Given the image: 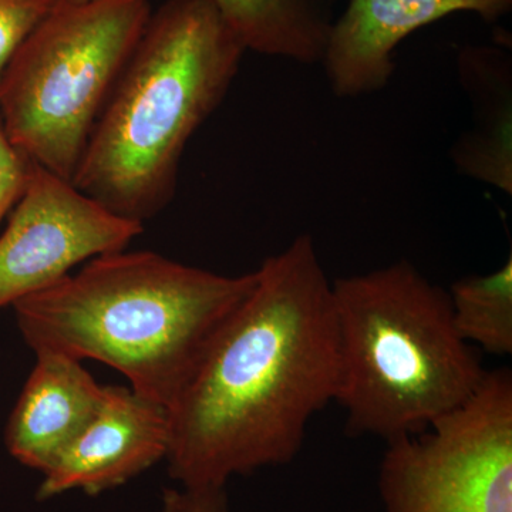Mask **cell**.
Returning a JSON list of instances; mask_svg holds the SVG:
<instances>
[{
    "mask_svg": "<svg viewBox=\"0 0 512 512\" xmlns=\"http://www.w3.org/2000/svg\"><path fill=\"white\" fill-rule=\"evenodd\" d=\"M247 52L320 63L336 0H210Z\"/></svg>",
    "mask_w": 512,
    "mask_h": 512,
    "instance_id": "7c38bea8",
    "label": "cell"
},
{
    "mask_svg": "<svg viewBox=\"0 0 512 512\" xmlns=\"http://www.w3.org/2000/svg\"><path fill=\"white\" fill-rule=\"evenodd\" d=\"M153 9L148 0H57L0 80V116L32 163L72 181Z\"/></svg>",
    "mask_w": 512,
    "mask_h": 512,
    "instance_id": "5b68a950",
    "label": "cell"
},
{
    "mask_svg": "<svg viewBox=\"0 0 512 512\" xmlns=\"http://www.w3.org/2000/svg\"><path fill=\"white\" fill-rule=\"evenodd\" d=\"M256 284L151 251L90 259L12 306L26 345L119 370L131 389L170 410L202 355Z\"/></svg>",
    "mask_w": 512,
    "mask_h": 512,
    "instance_id": "7a4b0ae2",
    "label": "cell"
},
{
    "mask_svg": "<svg viewBox=\"0 0 512 512\" xmlns=\"http://www.w3.org/2000/svg\"><path fill=\"white\" fill-rule=\"evenodd\" d=\"M335 403L350 436H416L477 392L488 370L454 325L448 292L412 262L332 282Z\"/></svg>",
    "mask_w": 512,
    "mask_h": 512,
    "instance_id": "277c9868",
    "label": "cell"
},
{
    "mask_svg": "<svg viewBox=\"0 0 512 512\" xmlns=\"http://www.w3.org/2000/svg\"><path fill=\"white\" fill-rule=\"evenodd\" d=\"M170 410L130 386H104L97 413L37 488L45 501L67 491L97 495L126 484L167 457Z\"/></svg>",
    "mask_w": 512,
    "mask_h": 512,
    "instance_id": "ba28073f",
    "label": "cell"
},
{
    "mask_svg": "<svg viewBox=\"0 0 512 512\" xmlns=\"http://www.w3.org/2000/svg\"><path fill=\"white\" fill-rule=\"evenodd\" d=\"M0 229V309L56 285L77 265L123 251L143 234L70 180L33 165Z\"/></svg>",
    "mask_w": 512,
    "mask_h": 512,
    "instance_id": "52a82bcc",
    "label": "cell"
},
{
    "mask_svg": "<svg viewBox=\"0 0 512 512\" xmlns=\"http://www.w3.org/2000/svg\"><path fill=\"white\" fill-rule=\"evenodd\" d=\"M454 325L473 348L512 355V254L488 275L467 276L448 291Z\"/></svg>",
    "mask_w": 512,
    "mask_h": 512,
    "instance_id": "4fadbf2b",
    "label": "cell"
},
{
    "mask_svg": "<svg viewBox=\"0 0 512 512\" xmlns=\"http://www.w3.org/2000/svg\"><path fill=\"white\" fill-rule=\"evenodd\" d=\"M33 165L13 143L0 116V229L25 192Z\"/></svg>",
    "mask_w": 512,
    "mask_h": 512,
    "instance_id": "9a60e30c",
    "label": "cell"
},
{
    "mask_svg": "<svg viewBox=\"0 0 512 512\" xmlns=\"http://www.w3.org/2000/svg\"><path fill=\"white\" fill-rule=\"evenodd\" d=\"M57 0H0V80L10 60Z\"/></svg>",
    "mask_w": 512,
    "mask_h": 512,
    "instance_id": "5bb4252c",
    "label": "cell"
},
{
    "mask_svg": "<svg viewBox=\"0 0 512 512\" xmlns=\"http://www.w3.org/2000/svg\"><path fill=\"white\" fill-rule=\"evenodd\" d=\"M384 512H512V373L488 370L463 406L386 443Z\"/></svg>",
    "mask_w": 512,
    "mask_h": 512,
    "instance_id": "8992f818",
    "label": "cell"
},
{
    "mask_svg": "<svg viewBox=\"0 0 512 512\" xmlns=\"http://www.w3.org/2000/svg\"><path fill=\"white\" fill-rule=\"evenodd\" d=\"M458 76L471 104L470 130L451 150L457 170L512 194V60L495 46H467Z\"/></svg>",
    "mask_w": 512,
    "mask_h": 512,
    "instance_id": "8fae6325",
    "label": "cell"
},
{
    "mask_svg": "<svg viewBox=\"0 0 512 512\" xmlns=\"http://www.w3.org/2000/svg\"><path fill=\"white\" fill-rule=\"evenodd\" d=\"M77 2H83V0H77Z\"/></svg>",
    "mask_w": 512,
    "mask_h": 512,
    "instance_id": "e0dca14e",
    "label": "cell"
},
{
    "mask_svg": "<svg viewBox=\"0 0 512 512\" xmlns=\"http://www.w3.org/2000/svg\"><path fill=\"white\" fill-rule=\"evenodd\" d=\"M35 355L6 424L5 444L16 461L43 474L93 419L104 386L80 360L57 352Z\"/></svg>",
    "mask_w": 512,
    "mask_h": 512,
    "instance_id": "30bf717a",
    "label": "cell"
},
{
    "mask_svg": "<svg viewBox=\"0 0 512 512\" xmlns=\"http://www.w3.org/2000/svg\"><path fill=\"white\" fill-rule=\"evenodd\" d=\"M511 8L512 0H349L333 22L320 63L336 96H367L389 84L394 53L412 33L454 13L497 22Z\"/></svg>",
    "mask_w": 512,
    "mask_h": 512,
    "instance_id": "9c48e42d",
    "label": "cell"
},
{
    "mask_svg": "<svg viewBox=\"0 0 512 512\" xmlns=\"http://www.w3.org/2000/svg\"><path fill=\"white\" fill-rule=\"evenodd\" d=\"M338 379L332 282L313 238L299 235L256 269L170 407L168 473L183 487H225L291 463Z\"/></svg>",
    "mask_w": 512,
    "mask_h": 512,
    "instance_id": "6da1fadb",
    "label": "cell"
},
{
    "mask_svg": "<svg viewBox=\"0 0 512 512\" xmlns=\"http://www.w3.org/2000/svg\"><path fill=\"white\" fill-rule=\"evenodd\" d=\"M245 47L210 0L153 10L72 178L107 210L144 224L170 204L188 141L220 107Z\"/></svg>",
    "mask_w": 512,
    "mask_h": 512,
    "instance_id": "3957f363",
    "label": "cell"
},
{
    "mask_svg": "<svg viewBox=\"0 0 512 512\" xmlns=\"http://www.w3.org/2000/svg\"><path fill=\"white\" fill-rule=\"evenodd\" d=\"M161 512H231L225 487L167 488Z\"/></svg>",
    "mask_w": 512,
    "mask_h": 512,
    "instance_id": "2e32d148",
    "label": "cell"
}]
</instances>
